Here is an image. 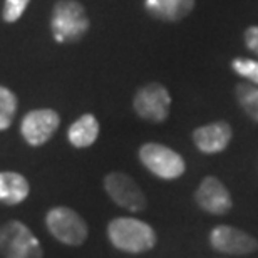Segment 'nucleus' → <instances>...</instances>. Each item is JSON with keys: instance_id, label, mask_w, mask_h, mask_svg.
Returning <instances> with one entry per match:
<instances>
[{"instance_id": "obj_3", "label": "nucleus", "mask_w": 258, "mask_h": 258, "mask_svg": "<svg viewBox=\"0 0 258 258\" xmlns=\"http://www.w3.org/2000/svg\"><path fill=\"white\" fill-rule=\"evenodd\" d=\"M50 27L59 44L81 40L89 30V17L84 5L77 0H59L54 5Z\"/></svg>"}, {"instance_id": "obj_15", "label": "nucleus", "mask_w": 258, "mask_h": 258, "mask_svg": "<svg viewBox=\"0 0 258 258\" xmlns=\"http://www.w3.org/2000/svg\"><path fill=\"white\" fill-rule=\"evenodd\" d=\"M235 96L240 107L251 121L258 122V87L255 84L240 82L235 87Z\"/></svg>"}, {"instance_id": "obj_11", "label": "nucleus", "mask_w": 258, "mask_h": 258, "mask_svg": "<svg viewBox=\"0 0 258 258\" xmlns=\"http://www.w3.org/2000/svg\"><path fill=\"white\" fill-rule=\"evenodd\" d=\"M191 136L200 153L218 154L228 148L231 138H233V131L226 121H213L210 124L196 127Z\"/></svg>"}, {"instance_id": "obj_4", "label": "nucleus", "mask_w": 258, "mask_h": 258, "mask_svg": "<svg viewBox=\"0 0 258 258\" xmlns=\"http://www.w3.org/2000/svg\"><path fill=\"white\" fill-rule=\"evenodd\" d=\"M2 258H42L44 250L37 236L20 220H9L0 226Z\"/></svg>"}, {"instance_id": "obj_16", "label": "nucleus", "mask_w": 258, "mask_h": 258, "mask_svg": "<svg viewBox=\"0 0 258 258\" xmlns=\"http://www.w3.org/2000/svg\"><path fill=\"white\" fill-rule=\"evenodd\" d=\"M17 114V96L9 87L0 86V131L12 126Z\"/></svg>"}, {"instance_id": "obj_12", "label": "nucleus", "mask_w": 258, "mask_h": 258, "mask_svg": "<svg viewBox=\"0 0 258 258\" xmlns=\"http://www.w3.org/2000/svg\"><path fill=\"white\" fill-rule=\"evenodd\" d=\"M30 195V184L17 171H0V203L15 206L24 203Z\"/></svg>"}, {"instance_id": "obj_10", "label": "nucleus", "mask_w": 258, "mask_h": 258, "mask_svg": "<svg viewBox=\"0 0 258 258\" xmlns=\"http://www.w3.org/2000/svg\"><path fill=\"white\" fill-rule=\"evenodd\" d=\"M60 117L54 109H32L24 116L20 122V134L30 146H42L59 129Z\"/></svg>"}, {"instance_id": "obj_19", "label": "nucleus", "mask_w": 258, "mask_h": 258, "mask_svg": "<svg viewBox=\"0 0 258 258\" xmlns=\"http://www.w3.org/2000/svg\"><path fill=\"white\" fill-rule=\"evenodd\" d=\"M245 44L250 50L258 54V25H251L245 30Z\"/></svg>"}, {"instance_id": "obj_14", "label": "nucleus", "mask_w": 258, "mask_h": 258, "mask_svg": "<svg viewBox=\"0 0 258 258\" xmlns=\"http://www.w3.org/2000/svg\"><path fill=\"white\" fill-rule=\"evenodd\" d=\"M97 138H99V121L94 114H82L77 117L67 131V139L77 149L92 146Z\"/></svg>"}, {"instance_id": "obj_13", "label": "nucleus", "mask_w": 258, "mask_h": 258, "mask_svg": "<svg viewBox=\"0 0 258 258\" xmlns=\"http://www.w3.org/2000/svg\"><path fill=\"white\" fill-rule=\"evenodd\" d=\"M148 14L164 22H178L195 7V0H144Z\"/></svg>"}, {"instance_id": "obj_18", "label": "nucleus", "mask_w": 258, "mask_h": 258, "mask_svg": "<svg viewBox=\"0 0 258 258\" xmlns=\"http://www.w3.org/2000/svg\"><path fill=\"white\" fill-rule=\"evenodd\" d=\"M30 0H5L4 9H2V17L5 22L12 24L22 17L25 9L29 7Z\"/></svg>"}, {"instance_id": "obj_5", "label": "nucleus", "mask_w": 258, "mask_h": 258, "mask_svg": "<svg viewBox=\"0 0 258 258\" xmlns=\"http://www.w3.org/2000/svg\"><path fill=\"white\" fill-rule=\"evenodd\" d=\"M139 161L149 173L164 181L181 178L186 171L183 156L169 146L159 143H146L138 151Z\"/></svg>"}, {"instance_id": "obj_2", "label": "nucleus", "mask_w": 258, "mask_h": 258, "mask_svg": "<svg viewBox=\"0 0 258 258\" xmlns=\"http://www.w3.org/2000/svg\"><path fill=\"white\" fill-rule=\"evenodd\" d=\"M45 228L59 243L66 246H82L89 236L87 221L69 206H52L45 213Z\"/></svg>"}, {"instance_id": "obj_8", "label": "nucleus", "mask_w": 258, "mask_h": 258, "mask_svg": "<svg viewBox=\"0 0 258 258\" xmlns=\"http://www.w3.org/2000/svg\"><path fill=\"white\" fill-rule=\"evenodd\" d=\"M211 250L221 255H250L258 250V240L248 231L230 225H216L208 235Z\"/></svg>"}, {"instance_id": "obj_1", "label": "nucleus", "mask_w": 258, "mask_h": 258, "mask_svg": "<svg viewBox=\"0 0 258 258\" xmlns=\"http://www.w3.org/2000/svg\"><path fill=\"white\" fill-rule=\"evenodd\" d=\"M106 235L116 250L127 255L151 251L158 243V235L151 225L133 216H117L107 223Z\"/></svg>"}, {"instance_id": "obj_17", "label": "nucleus", "mask_w": 258, "mask_h": 258, "mask_svg": "<svg viewBox=\"0 0 258 258\" xmlns=\"http://www.w3.org/2000/svg\"><path fill=\"white\" fill-rule=\"evenodd\" d=\"M231 69H233L238 76L243 77V79L253 82L255 86H258V60L241 59V57L233 59Z\"/></svg>"}, {"instance_id": "obj_6", "label": "nucleus", "mask_w": 258, "mask_h": 258, "mask_svg": "<svg viewBox=\"0 0 258 258\" xmlns=\"http://www.w3.org/2000/svg\"><path fill=\"white\" fill-rule=\"evenodd\" d=\"M133 109L144 121L164 122L171 111V94L159 82H149V84L139 87L133 97Z\"/></svg>"}, {"instance_id": "obj_7", "label": "nucleus", "mask_w": 258, "mask_h": 258, "mask_svg": "<svg viewBox=\"0 0 258 258\" xmlns=\"http://www.w3.org/2000/svg\"><path fill=\"white\" fill-rule=\"evenodd\" d=\"M102 184H104V191L107 193V196L126 211L141 213L148 208L146 195L129 174L121 171H111L102 179Z\"/></svg>"}, {"instance_id": "obj_9", "label": "nucleus", "mask_w": 258, "mask_h": 258, "mask_svg": "<svg viewBox=\"0 0 258 258\" xmlns=\"http://www.w3.org/2000/svg\"><path fill=\"white\" fill-rule=\"evenodd\" d=\"M195 203L203 213L213 216H223L233 208L230 189L216 176H206L201 179L195 189Z\"/></svg>"}]
</instances>
